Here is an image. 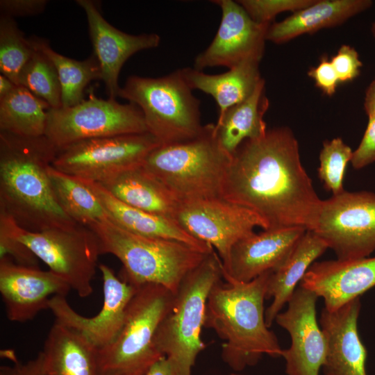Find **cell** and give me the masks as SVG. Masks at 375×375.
<instances>
[{"label":"cell","mask_w":375,"mask_h":375,"mask_svg":"<svg viewBox=\"0 0 375 375\" xmlns=\"http://www.w3.org/2000/svg\"><path fill=\"white\" fill-rule=\"evenodd\" d=\"M263 78L243 101L229 108L215 124V132L222 147L232 156L247 140L263 136L267 129L264 115L269 108Z\"/></svg>","instance_id":"28"},{"label":"cell","mask_w":375,"mask_h":375,"mask_svg":"<svg viewBox=\"0 0 375 375\" xmlns=\"http://www.w3.org/2000/svg\"><path fill=\"white\" fill-rule=\"evenodd\" d=\"M12 365L0 367V375H45L43 356L40 351L38 356L25 363L17 359L12 361Z\"/></svg>","instance_id":"41"},{"label":"cell","mask_w":375,"mask_h":375,"mask_svg":"<svg viewBox=\"0 0 375 375\" xmlns=\"http://www.w3.org/2000/svg\"><path fill=\"white\" fill-rule=\"evenodd\" d=\"M360 308L358 297L334 310L323 308L319 325L327 344L324 375H367V352L358 331Z\"/></svg>","instance_id":"20"},{"label":"cell","mask_w":375,"mask_h":375,"mask_svg":"<svg viewBox=\"0 0 375 375\" xmlns=\"http://www.w3.org/2000/svg\"><path fill=\"white\" fill-rule=\"evenodd\" d=\"M364 109L368 117H375V78L370 83L366 90Z\"/></svg>","instance_id":"43"},{"label":"cell","mask_w":375,"mask_h":375,"mask_svg":"<svg viewBox=\"0 0 375 375\" xmlns=\"http://www.w3.org/2000/svg\"><path fill=\"white\" fill-rule=\"evenodd\" d=\"M192 90L180 69L158 78L130 76L118 97L140 109L148 132L165 145L195 138L205 128Z\"/></svg>","instance_id":"8"},{"label":"cell","mask_w":375,"mask_h":375,"mask_svg":"<svg viewBox=\"0 0 375 375\" xmlns=\"http://www.w3.org/2000/svg\"><path fill=\"white\" fill-rule=\"evenodd\" d=\"M86 15L89 33L101 71L108 98L116 99L121 87L118 78L124 62L137 52L157 47L160 37L156 33L131 35L108 22L101 13L97 3L91 0H76Z\"/></svg>","instance_id":"18"},{"label":"cell","mask_w":375,"mask_h":375,"mask_svg":"<svg viewBox=\"0 0 375 375\" xmlns=\"http://www.w3.org/2000/svg\"><path fill=\"white\" fill-rule=\"evenodd\" d=\"M334 310L375 286V257L314 262L301 281Z\"/></svg>","instance_id":"21"},{"label":"cell","mask_w":375,"mask_h":375,"mask_svg":"<svg viewBox=\"0 0 375 375\" xmlns=\"http://www.w3.org/2000/svg\"><path fill=\"white\" fill-rule=\"evenodd\" d=\"M213 2L222 10V19L210 44L195 58L194 68L225 67L231 69L248 60L260 62L270 24L253 20L242 6L232 0Z\"/></svg>","instance_id":"15"},{"label":"cell","mask_w":375,"mask_h":375,"mask_svg":"<svg viewBox=\"0 0 375 375\" xmlns=\"http://www.w3.org/2000/svg\"><path fill=\"white\" fill-rule=\"evenodd\" d=\"M83 181L100 201L108 219L120 228L140 235L181 242L205 253L215 251L210 244L189 234L174 220L130 206L100 183Z\"/></svg>","instance_id":"22"},{"label":"cell","mask_w":375,"mask_h":375,"mask_svg":"<svg viewBox=\"0 0 375 375\" xmlns=\"http://www.w3.org/2000/svg\"><path fill=\"white\" fill-rule=\"evenodd\" d=\"M98 267L103 281V303L97 315L87 317L78 314L69 304L66 296H54L49 303L55 322L81 335L96 350L116 338L138 288L117 278L108 266L99 264Z\"/></svg>","instance_id":"14"},{"label":"cell","mask_w":375,"mask_h":375,"mask_svg":"<svg viewBox=\"0 0 375 375\" xmlns=\"http://www.w3.org/2000/svg\"><path fill=\"white\" fill-rule=\"evenodd\" d=\"M375 162V117H368V123L362 138L353 151L351 160L356 169H362Z\"/></svg>","instance_id":"38"},{"label":"cell","mask_w":375,"mask_h":375,"mask_svg":"<svg viewBox=\"0 0 375 375\" xmlns=\"http://www.w3.org/2000/svg\"><path fill=\"white\" fill-rule=\"evenodd\" d=\"M48 174L58 204L75 222L87 226L97 221L108 219L100 201L83 180L52 165L48 168Z\"/></svg>","instance_id":"31"},{"label":"cell","mask_w":375,"mask_h":375,"mask_svg":"<svg viewBox=\"0 0 375 375\" xmlns=\"http://www.w3.org/2000/svg\"><path fill=\"white\" fill-rule=\"evenodd\" d=\"M175 221L189 234L215 249L222 263L232 247L255 233L256 227L267 228L254 212L222 197L181 201Z\"/></svg>","instance_id":"13"},{"label":"cell","mask_w":375,"mask_h":375,"mask_svg":"<svg viewBox=\"0 0 375 375\" xmlns=\"http://www.w3.org/2000/svg\"><path fill=\"white\" fill-rule=\"evenodd\" d=\"M34 50L19 74V85L47 102L51 108H60L62 90L56 69L47 56Z\"/></svg>","instance_id":"32"},{"label":"cell","mask_w":375,"mask_h":375,"mask_svg":"<svg viewBox=\"0 0 375 375\" xmlns=\"http://www.w3.org/2000/svg\"><path fill=\"white\" fill-rule=\"evenodd\" d=\"M260 62L248 60L219 74H209L195 68L181 69L182 75L192 90H199L215 100L218 118L231 107L247 99L262 78Z\"/></svg>","instance_id":"26"},{"label":"cell","mask_w":375,"mask_h":375,"mask_svg":"<svg viewBox=\"0 0 375 375\" xmlns=\"http://www.w3.org/2000/svg\"><path fill=\"white\" fill-rule=\"evenodd\" d=\"M28 40L35 49L43 53L53 64L61 86L62 107L81 102L88 84L101 80V67L94 53L83 60H76L54 51L44 38L33 36Z\"/></svg>","instance_id":"30"},{"label":"cell","mask_w":375,"mask_h":375,"mask_svg":"<svg viewBox=\"0 0 375 375\" xmlns=\"http://www.w3.org/2000/svg\"><path fill=\"white\" fill-rule=\"evenodd\" d=\"M315 0H240L238 2L251 18L259 24H271L281 12H295L312 4Z\"/></svg>","instance_id":"35"},{"label":"cell","mask_w":375,"mask_h":375,"mask_svg":"<svg viewBox=\"0 0 375 375\" xmlns=\"http://www.w3.org/2000/svg\"><path fill=\"white\" fill-rule=\"evenodd\" d=\"M319 297L299 286L279 312L275 321L290 334L291 344L283 349L287 375H319L325 360L327 344L317 321L316 303Z\"/></svg>","instance_id":"16"},{"label":"cell","mask_w":375,"mask_h":375,"mask_svg":"<svg viewBox=\"0 0 375 375\" xmlns=\"http://www.w3.org/2000/svg\"><path fill=\"white\" fill-rule=\"evenodd\" d=\"M372 4L371 0H315L284 20L271 24L266 39L282 44L305 33L334 27L367 10Z\"/></svg>","instance_id":"23"},{"label":"cell","mask_w":375,"mask_h":375,"mask_svg":"<svg viewBox=\"0 0 375 375\" xmlns=\"http://www.w3.org/2000/svg\"><path fill=\"white\" fill-rule=\"evenodd\" d=\"M328 249L313 231H306L285 262L270 273L266 299L272 298L265 310L267 326L270 328L276 315L292 297L297 284L314 262Z\"/></svg>","instance_id":"25"},{"label":"cell","mask_w":375,"mask_h":375,"mask_svg":"<svg viewBox=\"0 0 375 375\" xmlns=\"http://www.w3.org/2000/svg\"><path fill=\"white\" fill-rule=\"evenodd\" d=\"M222 198L254 212L266 230L313 231L322 201L302 165L298 142L285 126L240 145L232 155Z\"/></svg>","instance_id":"1"},{"label":"cell","mask_w":375,"mask_h":375,"mask_svg":"<svg viewBox=\"0 0 375 375\" xmlns=\"http://www.w3.org/2000/svg\"><path fill=\"white\" fill-rule=\"evenodd\" d=\"M144 375H173L172 364L165 356H163L155 362Z\"/></svg>","instance_id":"42"},{"label":"cell","mask_w":375,"mask_h":375,"mask_svg":"<svg viewBox=\"0 0 375 375\" xmlns=\"http://www.w3.org/2000/svg\"><path fill=\"white\" fill-rule=\"evenodd\" d=\"M312 231L338 260L368 257L375 251V193L344 190L322 200Z\"/></svg>","instance_id":"12"},{"label":"cell","mask_w":375,"mask_h":375,"mask_svg":"<svg viewBox=\"0 0 375 375\" xmlns=\"http://www.w3.org/2000/svg\"><path fill=\"white\" fill-rule=\"evenodd\" d=\"M34 49L18 28L12 17L0 16V72L19 85V74L32 56Z\"/></svg>","instance_id":"33"},{"label":"cell","mask_w":375,"mask_h":375,"mask_svg":"<svg viewBox=\"0 0 375 375\" xmlns=\"http://www.w3.org/2000/svg\"><path fill=\"white\" fill-rule=\"evenodd\" d=\"M302 227L266 230L238 241L222 263L226 282H249L280 267L306 232Z\"/></svg>","instance_id":"19"},{"label":"cell","mask_w":375,"mask_h":375,"mask_svg":"<svg viewBox=\"0 0 375 375\" xmlns=\"http://www.w3.org/2000/svg\"><path fill=\"white\" fill-rule=\"evenodd\" d=\"M340 83L353 81L360 73L362 63L357 51L349 45L343 44L330 59Z\"/></svg>","instance_id":"36"},{"label":"cell","mask_w":375,"mask_h":375,"mask_svg":"<svg viewBox=\"0 0 375 375\" xmlns=\"http://www.w3.org/2000/svg\"><path fill=\"white\" fill-rule=\"evenodd\" d=\"M15 85L12 83L9 78L5 76L3 74L0 75V99L3 98L10 94L15 87Z\"/></svg>","instance_id":"44"},{"label":"cell","mask_w":375,"mask_h":375,"mask_svg":"<svg viewBox=\"0 0 375 375\" xmlns=\"http://www.w3.org/2000/svg\"><path fill=\"white\" fill-rule=\"evenodd\" d=\"M41 352L45 375H97L96 349L81 335L56 322Z\"/></svg>","instance_id":"27"},{"label":"cell","mask_w":375,"mask_h":375,"mask_svg":"<svg viewBox=\"0 0 375 375\" xmlns=\"http://www.w3.org/2000/svg\"><path fill=\"white\" fill-rule=\"evenodd\" d=\"M160 145L148 132L85 140L58 150L51 165L69 175L101 183L142 165Z\"/></svg>","instance_id":"11"},{"label":"cell","mask_w":375,"mask_h":375,"mask_svg":"<svg viewBox=\"0 0 375 375\" xmlns=\"http://www.w3.org/2000/svg\"><path fill=\"white\" fill-rule=\"evenodd\" d=\"M0 227L25 244L80 297L93 293L92 281L101 252L97 235L88 226L78 224L33 232L0 210Z\"/></svg>","instance_id":"9"},{"label":"cell","mask_w":375,"mask_h":375,"mask_svg":"<svg viewBox=\"0 0 375 375\" xmlns=\"http://www.w3.org/2000/svg\"><path fill=\"white\" fill-rule=\"evenodd\" d=\"M147 132L136 105L99 98L90 90L88 98L74 106L49 109L44 135L60 150L85 140Z\"/></svg>","instance_id":"10"},{"label":"cell","mask_w":375,"mask_h":375,"mask_svg":"<svg viewBox=\"0 0 375 375\" xmlns=\"http://www.w3.org/2000/svg\"><path fill=\"white\" fill-rule=\"evenodd\" d=\"M272 271L247 283L220 280L208 294L204 327L224 341L221 357L235 372L256 365L263 355L281 357L283 349L265 317Z\"/></svg>","instance_id":"3"},{"label":"cell","mask_w":375,"mask_h":375,"mask_svg":"<svg viewBox=\"0 0 375 375\" xmlns=\"http://www.w3.org/2000/svg\"><path fill=\"white\" fill-rule=\"evenodd\" d=\"M229 375H245V374H242L239 372H233V373L230 374Z\"/></svg>","instance_id":"46"},{"label":"cell","mask_w":375,"mask_h":375,"mask_svg":"<svg viewBox=\"0 0 375 375\" xmlns=\"http://www.w3.org/2000/svg\"><path fill=\"white\" fill-rule=\"evenodd\" d=\"M222 278V260L214 251L186 276L172 309L160 322L154 343L171 362L173 375H192L197 357L206 347L201 333L207 299Z\"/></svg>","instance_id":"6"},{"label":"cell","mask_w":375,"mask_h":375,"mask_svg":"<svg viewBox=\"0 0 375 375\" xmlns=\"http://www.w3.org/2000/svg\"><path fill=\"white\" fill-rule=\"evenodd\" d=\"M308 75L314 80L316 87L328 96L334 94L340 83L333 65L326 56L321 57L319 64L311 67Z\"/></svg>","instance_id":"39"},{"label":"cell","mask_w":375,"mask_h":375,"mask_svg":"<svg viewBox=\"0 0 375 375\" xmlns=\"http://www.w3.org/2000/svg\"><path fill=\"white\" fill-rule=\"evenodd\" d=\"M175 294L147 283L137 288L126 309L122 327L108 346L96 350L97 375H144L163 356L154 338L162 319L173 306Z\"/></svg>","instance_id":"7"},{"label":"cell","mask_w":375,"mask_h":375,"mask_svg":"<svg viewBox=\"0 0 375 375\" xmlns=\"http://www.w3.org/2000/svg\"><path fill=\"white\" fill-rule=\"evenodd\" d=\"M47 3V0H1L0 10L10 17L32 16L42 13Z\"/></svg>","instance_id":"40"},{"label":"cell","mask_w":375,"mask_h":375,"mask_svg":"<svg viewBox=\"0 0 375 375\" xmlns=\"http://www.w3.org/2000/svg\"><path fill=\"white\" fill-rule=\"evenodd\" d=\"M10 258L19 265L39 267L38 258L23 243L0 227V258Z\"/></svg>","instance_id":"37"},{"label":"cell","mask_w":375,"mask_h":375,"mask_svg":"<svg viewBox=\"0 0 375 375\" xmlns=\"http://www.w3.org/2000/svg\"><path fill=\"white\" fill-rule=\"evenodd\" d=\"M100 184L130 206L175 221L181 201L142 165L124 171Z\"/></svg>","instance_id":"24"},{"label":"cell","mask_w":375,"mask_h":375,"mask_svg":"<svg viewBox=\"0 0 375 375\" xmlns=\"http://www.w3.org/2000/svg\"><path fill=\"white\" fill-rule=\"evenodd\" d=\"M372 33L373 34L374 38H375V21L373 22L372 26Z\"/></svg>","instance_id":"45"},{"label":"cell","mask_w":375,"mask_h":375,"mask_svg":"<svg viewBox=\"0 0 375 375\" xmlns=\"http://www.w3.org/2000/svg\"><path fill=\"white\" fill-rule=\"evenodd\" d=\"M72 290L60 276L39 267L19 265L10 258H0V293L7 318L23 323L49 309L50 299Z\"/></svg>","instance_id":"17"},{"label":"cell","mask_w":375,"mask_h":375,"mask_svg":"<svg viewBox=\"0 0 375 375\" xmlns=\"http://www.w3.org/2000/svg\"><path fill=\"white\" fill-rule=\"evenodd\" d=\"M87 226L98 238L101 255L117 257L123 265L121 278L135 287L155 283L176 294L186 276L210 254L181 242L133 233L109 219Z\"/></svg>","instance_id":"4"},{"label":"cell","mask_w":375,"mask_h":375,"mask_svg":"<svg viewBox=\"0 0 375 375\" xmlns=\"http://www.w3.org/2000/svg\"><path fill=\"white\" fill-rule=\"evenodd\" d=\"M353 151L341 138H335L323 143L319 153L318 176L325 189L333 195L344 191L343 181L346 167L351 162Z\"/></svg>","instance_id":"34"},{"label":"cell","mask_w":375,"mask_h":375,"mask_svg":"<svg viewBox=\"0 0 375 375\" xmlns=\"http://www.w3.org/2000/svg\"><path fill=\"white\" fill-rule=\"evenodd\" d=\"M51 108L47 102L27 88L16 85L0 99V132L23 137L44 135Z\"/></svg>","instance_id":"29"},{"label":"cell","mask_w":375,"mask_h":375,"mask_svg":"<svg viewBox=\"0 0 375 375\" xmlns=\"http://www.w3.org/2000/svg\"><path fill=\"white\" fill-rule=\"evenodd\" d=\"M58 151L45 135L0 132V210L30 231L78 225L60 208L48 174Z\"/></svg>","instance_id":"2"},{"label":"cell","mask_w":375,"mask_h":375,"mask_svg":"<svg viewBox=\"0 0 375 375\" xmlns=\"http://www.w3.org/2000/svg\"><path fill=\"white\" fill-rule=\"evenodd\" d=\"M231 157L208 124L195 138L158 146L142 166L185 201L222 197Z\"/></svg>","instance_id":"5"}]
</instances>
